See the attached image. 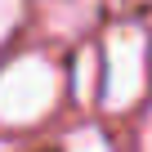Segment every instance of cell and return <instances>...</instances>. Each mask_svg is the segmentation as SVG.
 <instances>
[{"label":"cell","instance_id":"cell-2","mask_svg":"<svg viewBox=\"0 0 152 152\" xmlns=\"http://www.w3.org/2000/svg\"><path fill=\"white\" fill-rule=\"evenodd\" d=\"M103 103L112 112L130 107L143 85H148V36L139 27H116L107 31V45H103Z\"/></svg>","mask_w":152,"mask_h":152},{"label":"cell","instance_id":"cell-1","mask_svg":"<svg viewBox=\"0 0 152 152\" xmlns=\"http://www.w3.org/2000/svg\"><path fill=\"white\" fill-rule=\"evenodd\" d=\"M58 99V72L40 58L27 54L0 72V121L5 125H31L40 121Z\"/></svg>","mask_w":152,"mask_h":152},{"label":"cell","instance_id":"cell-5","mask_svg":"<svg viewBox=\"0 0 152 152\" xmlns=\"http://www.w3.org/2000/svg\"><path fill=\"white\" fill-rule=\"evenodd\" d=\"M143 152H152V121H148V130H143Z\"/></svg>","mask_w":152,"mask_h":152},{"label":"cell","instance_id":"cell-3","mask_svg":"<svg viewBox=\"0 0 152 152\" xmlns=\"http://www.w3.org/2000/svg\"><path fill=\"white\" fill-rule=\"evenodd\" d=\"M67 152H112V148H107V139L99 130H81V134H72Z\"/></svg>","mask_w":152,"mask_h":152},{"label":"cell","instance_id":"cell-4","mask_svg":"<svg viewBox=\"0 0 152 152\" xmlns=\"http://www.w3.org/2000/svg\"><path fill=\"white\" fill-rule=\"evenodd\" d=\"M18 14H23V0H0V40H5V36L14 31Z\"/></svg>","mask_w":152,"mask_h":152}]
</instances>
